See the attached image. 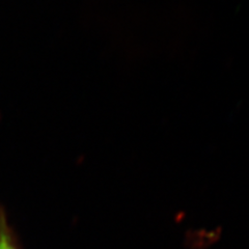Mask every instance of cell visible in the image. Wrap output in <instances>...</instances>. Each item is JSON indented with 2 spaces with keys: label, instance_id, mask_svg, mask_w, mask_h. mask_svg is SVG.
Masks as SVG:
<instances>
[{
  "label": "cell",
  "instance_id": "cell-1",
  "mask_svg": "<svg viewBox=\"0 0 249 249\" xmlns=\"http://www.w3.org/2000/svg\"><path fill=\"white\" fill-rule=\"evenodd\" d=\"M0 249H21L2 207H0Z\"/></svg>",
  "mask_w": 249,
  "mask_h": 249
}]
</instances>
